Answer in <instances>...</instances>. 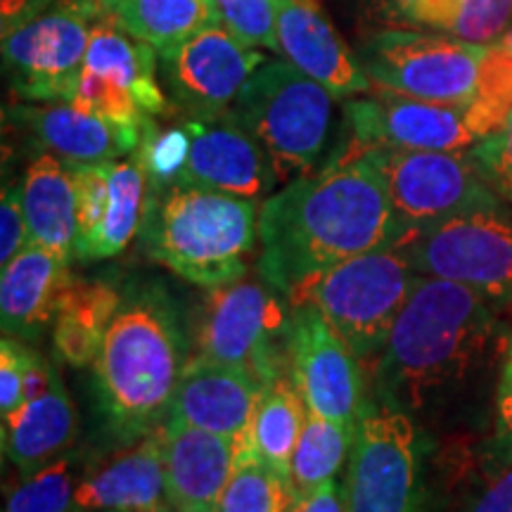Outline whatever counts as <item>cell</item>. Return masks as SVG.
Masks as SVG:
<instances>
[{
    "instance_id": "6da1fadb",
    "label": "cell",
    "mask_w": 512,
    "mask_h": 512,
    "mask_svg": "<svg viewBox=\"0 0 512 512\" xmlns=\"http://www.w3.org/2000/svg\"><path fill=\"white\" fill-rule=\"evenodd\" d=\"M401 240L380 169L368 157L325 162L261 204L256 266L275 292L290 297L328 268Z\"/></svg>"
},
{
    "instance_id": "7a4b0ae2",
    "label": "cell",
    "mask_w": 512,
    "mask_h": 512,
    "mask_svg": "<svg viewBox=\"0 0 512 512\" xmlns=\"http://www.w3.org/2000/svg\"><path fill=\"white\" fill-rule=\"evenodd\" d=\"M508 349L498 306L470 287L420 275L373 366L377 401L432 415L491 375Z\"/></svg>"
},
{
    "instance_id": "3957f363",
    "label": "cell",
    "mask_w": 512,
    "mask_h": 512,
    "mask_svg": "<svg viewBox=\"0 0 512 512\" xmlns=\"http://www.w3.org/2000/svg\"><path fill=\"white\" fill-rule=\"evenodd\" d=\"M188 361L176 309L162 294H138L121 304L98 358L93 380L110 427L140 439L169 418Z\"/></svg>"
},
{
    "instance_id": "277c9868",
    "label": "cell",
    "mask_w": 512,
    "mask_h": 512,
    "mask_svg": "<svg viewBox=\"0 0 512 512\" xmlns=\"http://www.w3.org/2000/svg\"><path fill=\"white\" fill-rule=\"evenodd\" d=\"M147 195L143 233L152 259L204 290L245 278L259 235L252 200L181 183Z\"/></svg>"
},
{
    "instance_id": "5b68a950",
    "label": "cell",
    "mask_w": 512,
    "mask_h": 512,
    "mask_svg": "<svg viewBox=\"0 0 512 512\" xmlns=\"http://www.w3.org/2000/svg\"><path fill=\"white\" fill-rule=\"evenodd\" d=\"M332 95L290 60H266L230 107L271 164L275 185L309 176L328 147Z\"/></svg>"
},
{
    "instance_id": "8992f818",
    "label": "cell",
    "mask_w": 512,
    "mask_h": 512,
    "mask_svg": "<svg viewBox=\"0 0 512 512\" xmlns=\"http://www.w3.org/2000/svg\"><path fill=\"white\" fill-rule=\"evenodd\" d=\"M418 278L406 249L389 245L328 268L287 299L316 306L358 363L373 368Z\"/></svg>"
},
{
    "instance_id": "52a82bcc",
    "label": "cell",
    "mask_w": 512,
    "mask_h": 512,
    "mask_svg": "<svg viewBox=\"0 0 512 512\" xmlns=\"http://www.w3.org/2000/svg\"><path fill=\"white\" fill-rule=\"evenodd\" d=\"M95 0H31L3 24V67L12 93L29 102H72L86 64Z\"/></svg>"
},
{
    "instance_id": "ba28073f",
    "label": "cell",
    "mask_w": 512,
    "mask_h": 512,
    "mask_svg": "<svg viewBox=\"0 0 512 512\" xmlns=\"http://www.w3.org/2000/svg\"><path fill=\"white\" fill-rule=\"evenodd\" d=\"M486 46L411 27H389L363 41L358 62L370 86L415 100L467 105L477 98Z\"/></svg>"
},
{
    "instance_id": "9c48e42d",
    "label": "cell",
    "mask_w": 512,
    "mask_h": 512,
    "mask_svg": "<svg viewBox=\"0 0 512 512\" xmlns=\"http://www.w3.org/2000/svg\"><path fill=\"white\" fill-rule=\"evenodd\" d=\"M290 316L264 278L245 275L235 283L214 287L200 309L197 356L247 370L266 387L278 377L290 375Z\"/></svg>"
},
{
    "instance_id": "30bf717a",
    "label": "cell",
    "mask_w": 512,
    "mask_h": 512,
    "mask_svg": "<svg viewBox=\"0 0 512 512\" xmlns=\"http://www.w3.org/2000/svg\"><path fill=\"white\" fill-rule=\"evenodd\" d=\"M418 275L458 283L496 306L512 304V209L458 214L399 242Z\"/></svg>"
},
{
    "instance_id": "8fae6325",
    "label": "cell",
    "mask_w": 512,
    "mask_h": 512,
    "mask_svg": "<svg viewBox=\"0 0 512 512\" xmlns=\"http://www.w3.org/2000/svg\"><path fill=\"white\" fill-rule=\"evenodd\" d=\"M361 157H368L384 176L403 240L458 214L503 204L479 174L470 152L377 147Z\"/></svg>"
},
{
    "instance_id": "7c38bea8",
    "label": "cell",
    "mask_w": 512,
    "mask_h": 512,
    "mask_svg": "<svg viewBox=\"0 0 512 512\" xmlns=\"http://www.w3.org/2000/svg\"><path fill=\"white\" fill-rule=\"evenodd\" d=\"M347 512H422L420 439L406 413L373 403L356 422L347 482Z\"/></svg>"
},
{
    "instance_id": "4fadbf2b",
    "label": "cell",
    "mask_w": 512,
    "mask_h": 512,
    "mask_svg": "<svg viewBox=\"0 0 512 512\" xmlns=\"http://www.w3.org/2000/svg\"><path fill=\"white\" fill-rule=\"evenodd\" d=\"M370 98H358L344 107V136L328 162H354L377 147L422 152H467L479 143L470 102L415 100L408 95L373 88Z\"/></svg>"
},
{
    "instance_id": "5bb4252c",
    "label": "cell",
    "mask_w": 512,
    "mask_h": 512,
    "mask_svg": "<svg viewBox=\"0 0 512 512\" xmlns=\"http://www.w3.org/2000/svg\"><path fill=\"white\" fill-rule=\"evenodd\" d=\"M287 366L309 413L356 430L363 408V366L313 304L292 306Z\"/></svg>"
},
{
    "instance_id": "9a60e30c",
    "label": "cell",
    "mask_w": 512,
    "mask_h": 512,
    "mask_svg": "<svg viewBox=\"0 0 512 512\" xmlns=\"http://www.w3.org/2000/svg\"><path fill=\"white\" fill-rule=\"evenodd\" d=\"M159 57L166 91L188 119L228 114L249 76L268 60L256 48L242 46L221 24L190 36Z\"/></svg>"
},
{
    "instance_id": "2e32d148",
    "label": "cell",
    "mask_w": 512,
    "mask_h": 512,
    "mask_svg": "<svg viewBox=\"0 0 512 512\" xmlns=\"http://www.w3.org/2000/svg\"><path fill=\"white\" fill-rule=\"evenodd\" d=\"M76 188L74 259L102 261L124 252L147 209V176L136 157L126 162L69 164Z\"/></svg>"
},
{
    "instance_id": "e0dca14e",
    "label": "cell",
    "mask_w": 512,
    "mask_h": 512,
    "mask_svg": "<svg viewBox=\"0 0 512 512\" xmlns=\"http://www.w3.org/2000/svg\"><path fill=\"white\" fill-rule=\"evenodd\" d=\"M185 126L190 147L178 183L228 192L245 200H254L273 188V171L264 150L230 114L185 119Z\"/></svg>"
},
{
    "instance_id": "ac0fdd59",
    "label": "cell",
    "mask_w": 512,
    "mask_h": 512,
    "mask_svg": "<svg viewBox=\"0 0 512 512\" xmlns=\"http://www.w3.org/2000/svg\"><path fill=\"white\" fill-rule=\"evenodd\" d=\"M8 117L38 147L67 164L117 162L119 157L136 155L143 140V128L114 124L72 102L12 105Z\"/></svg>"
},
{
    "instance_id": "d6986e66",
    "label": "cell",
    "mask_w": 512,
    "mask_h": 512,
    "mask_svg": "<svg viewBox=\"0 0 512 512\" xmlns=\"http://www.w3.org/2000/svg\"><path fill=\"white\" fill-rule=\"evenodd\" d=\"M264 392L247 370L195 356L178 382L169 418L242 444Z\"/></svg>"
},
{
    "instance_id": "ffe728a7",
    "label": "cell",
    "mask_w": 512,
    "mask_h": 512,
    "mask_svg": "<svg viewBox=\"0 0 512 512\" xmlns=\"http://www.w3.org/2000/svg\"><path fill=\"white\" fill-rule=\"evenodd\" d=\"M280 53L337 98L370 93L366 72L318 0H278Z\"/></svg>"
},
{
    "instance_id": "44dd1931",
    "label": "cell",
    "mask_w": 512,
    "mask_h": 512,
    "mask_svg": "<svg viewBox=\"0 0 512 512\" xmlns=\"http://www.w3.org/2000/svg\"><path fill=\"white\" fill-rule=\"evenodd\" d=\"M166 501L181 512H219L240 444L178 420L164 422Z\"/></svg>"
},
{
    "instance_id": "7402d4cb",
    "label": "cell",
    "mask_w": 512,
    "mask_h": 512,
    "mask_svg": "<svg viewBox=\"0 0 512 512\" xmlns=\"http://www.w3.org/2000/svg\"><path fill=\"white\" fill-rule=\"evenodd\" d=\"M164 427L147 432L136 444L93 463L76 494L81 512H159L166 503Z\"/></svg>"
},
{
    "instance_id": "603a6c76",
    "label": "cell",
    "mask_w": 512,
    "mask_h": 512,
    "mask_svg": "<svg viewBox=\"0 0 512 512\" xmlns=\"http://www.w3.org/2000/svg\"><path fill=\"white\" fill-rule=\"evenodd\" d=\"M72 261L29 245L0 275V320L3 332L17 339L38 337L53 323L62 294L72 283Z\"/></svg>"
},
{
    "instance_id": "cb8c5ba5",
    "label": "cell",
    "mask_w": 512,
    "mask_h": 512,
    "mask_svg": "<svg viewBox=\"0 0 512 512\" xmlns=\"http://www.w3.org/2000/svg\"><path fill=\"white\" fill-rule=\"evenodd\" d=\"M76 413L60 375L36 399L3 418V453L22 475L62 458L74 444Z\"/></svg>"
},
{
    "instance_id": "d4e9b609",
    "label": "cell",
    "mask_w": 512,
    "mask_h": 512,
    "mask_svg": "<svg viewBox=\"0 0 512 512\" xmlns=\"http://www.w3.org/2000/svg\"><path fill=\"white\" fill-rule=\"evenodd\" d=\"M22 202L31 245L72 261L76 249V188L69 164L50 152L38 155L24 174Z\"/></svg>"
},
{
    "instance_id": "484cf974",
    "label": "cell",
    "mask_w": 512,
    "mask_h": 512,
    "mask_svg": "<svg viewBox=\"0 0 512 512\" xmlns=\"http://www.w3.org/2000/svg\"><path fill=\"white\" fill-rule=\"evenodd\" d=\"M157 50L133 38L117 17H102L93 24L83 69L119 81L136 95L147 117H159L169 102L157 81Z\"/></svg>"
},
{
    "instance_id": "4316f807",
    "label": "cell",
    "mask_w": 512,
    "mask_h": 512,
    "mask_svg": "<svg viewBox=\"0 0 512 512\" xmlns=\"http://www.w3.org/2000/svg\"><path fill=\"white\" fill-rule=\"evenodd\" d=\"M121 294L105 280H72L53 320V344L67 366H93L121 309Z\"/></svg>"
},
{
    "instance_id": "83f0119b",
    "label": "cell",
    "mask_w": 512,
    "mask_h": 512,
    "mask_svg": "<svg viewBox=\"0 0 512 512\" xmlns=\"http://www.w3.org/2000/svg\"><path fill=\"white\" fill-rule=\"evenodd\" d=\"M306 418H309V408L290 375L278 377L261 392L247 437L238 451L254 453L275 472L290 479L294 448L302 437Z\"/></svg>"
},
{
    "instance_id": "f1b7e54d",
    "label": "cell",
    "mask_w": 512,
    "mask_h": 512,
    "mask_svg": "<svg viewBox=\"0 0 512 512\" xmlns=\"http://www.w3.org/2000/svg\"><path fill=\"white\" fill-rule=\"evenodd\" d=\"M114 17L128 34L159 55L221 24L211 0H121Z\"/></svg>"
},
{
    "instance_id": "f546056e",
    "label": "cell",
    "mask_w": 512,
    "mask_h": 512,
    "mask_svg": "<svg viewBox=\"0 0 512 512\" xmlns=\"http://www.w3.org/2000/svg\"><path fill=\"white\" fill-rule=\"evenodd\" d=\"M93 463L86 453L67 451L50 465L24 475L5 498L3 512H81L76 494Z\"/></svg>"
},
{
    "instance_id": "4dcf8cb0",
    "label": "cell",
    "mask_w": 512,
    "mask_h": 512,
    "mask_svg": "<svg viewBox=\"0 0 512 512\" xmlns=\"http://www.w3.org/2000/svg\"><path fill=\"white\" fill-rule=\"evenodd\" d=\"M351 441H354V430L309 413L290 467V479L297 498L311 494L318 486L337 477L351 451Z\"/></svg>"
},
{
    "instance_id": "1f68e13d",
    "label": "cell",
    "mask_w": 512,
    "mask_h": 512,
    "mask_svg": "<svg viewBox=\"0 0 512 512\" xmlns=\"http://www.w3.org/2000/svg\"><path fill=\"white\" fill-rule=\"evenodd\" d=\"M297 494L287 477L249 451H238L219 512H292Z\"/></svg>"
},
{
    "instance_id": "d6a6232c",
    "label": "cell",
    "mask_w": 512,
    "mask_h": 512,
    "mask_svg": "<svg viewBox=\"0 0 512 512\" xmlns=\"http://www.w3.org/2000/svg\"><path fill=\"white\" fill-rule=\"evenodd\" d=\"M456 512H512V453L496 437L467 472Z\"/></svg>"
},
{
    "instance_id": "836d02e7",
    "label": "cell",
    "mask_w": 512,
    "mask_h": 512,
    "mask_svg": "<svg viewBox=\"0 0 512 512\" xmlns=\"http://www.w3.org/2000/svg\"><path fill=\"white\" fill-rule=\"evenodd\" d=\"M221 27L247 48L280 53L278 0H211Z\"/></svg>"
},
{
    "instance_id": "e575fe53",
    "label": "cell",
    "mask_w": 512,
    "mask_h": 512,
    "mask_svg": "<svg viewBox=\"0 0 512 512\" xmlns=\"http://www.w3.org/2000/svg\"><path fill=\"white\" fill-rule=\"evenodd\" d=\"M72 105L83 112L98 114L102 119H110L114 124L124 126L143 128L145 121L150 119L143 112V107L138 105L136 95L128 91L126 86H121L114 79H107V76L88 72V69L81 72L79 88H76Z\"/></svg>"
},
{
    "instance_id": "d590c367",
    "label": "cell",
    "mask_w": 512,
    "mask_h": 512,
    "mask_svg": "<svg viewBox=\"0 0 512 512\" xmlns=\"http://www.w3.org/2000/svg\"><path fill=\"white\" fill-rule=\"evenodd\" d=\"M512 27V0H460L448 36L470 43H496Z\"/></svg>"
},
{
    "instance_id": "8d00e7d4",
    "label": "cell",
    "mask_w": 512,
    "mask_h": 512,
    "mask_svg": "<svg viewBox=\"0 0 512 512\" xmlns=\"http://www.w3.org/2000/svg\"><path fill=\"white\" fill-rule=\"evenodd\" d=\"M479 174L505 204L512 207V112L498 131L470 147Z\"/></svg>"
},
{
    "instance_id": "74e56055",
    "label": "cell",
    "mask_w": 512,
    "mask_h": 512,
    "mask_svg": "<svg viewBox=\"0 0 512 512\" xmlns=\"http://www.w3.org/2000/svg\"><path fill=\"white\" fill-rule=\"evenodd\" d=\"M34 349L22 339L5 335L0 344V415L8 418L24 406V382Z\"/></svg>"
},
{
    "instance_id": "f35d334b",
    "label": "cell",
    "mask_w": 512,
    "mask_h": 512,
    "mask_svg": "<svg viewBox=\"0 0 512 512\" xmlns=\"http://www.w3.org/2000/svg\"><path fill=\"white\" fill-rule=\"evenodd\" d=\"M31 245L27 214H24L22 185H5L0 202V264L8 266Z\"/></svg>"
},
{
    "instance_id": "ab89813d",
    "label": "cell",
    "mask_w": 512,
    "mask_h": 512,
    "mask_svg": "<svg viewBox=\"0 0 512 512\" xmlns=\"http://www.w3.org/2000/svg\"><path fill=\"white\" fill-rule=\"evenodd\" d=\"M292 512H347L344 486L332 479V482L318 486L311 494L299 496L297 501H294Z\"/></svg>"
},
{
    "instance_id": "60d3db41",
    "label": "cell",
    "mask_w": 512,
    "mask_h": 512,
    "mask_svg": "<svg viewBox=\"0 0 512 512\" xmlns=\"http://www.w3.org/2000/svg\"><path fill=\"white\" fill-rule=\"evenodd\" d=\"M498 444L512 453V356L505 363L496 394V434Z\"/></svg>"
},
{
    "instance_id": "b9f144b4",
    "label": "cell",
    "mask_w": 512,
    "mask_h": 512,
    "mask_svg": "<svg viewBox=\"0 0 512 512\" xmlns=\"http://www.w3.org/2000/svg\"><path fill=\"white\" fill-rule=\"evenodd\" d=\"M418 0H370V8L377 12V17L382 22H387L389 27H403L406 15L411 12L413 5Z\"/></svg>"
},
{
    "instance_id": "7bdbcfd3",
    "label": "cell",
    "mask_w": 512,
    "mask_h": 512,
    "mask_svg": "<svg viewBox=\"0 0 512 512\" xmlns=\"http://www.w3.org/2000/svg\"><path fill=\"white\" fill-rule=\"evenodd\" d=\"M31 0H3L0 3V10H3V24L10 22V19H15L17 15H22L24 10L29 8Z\"/></svg>"
},
{
    "instance_id": "ee69618b",
    "label": "cell",
    "mask_w": 512,
    "mask_h": 512,
    "mask_svg": "<svg viewBox=\"0 0 512 512\" xmlns=\"http://www.w3.org/2000/svg\"><path fill=\"white\" fill-rule=\"evenodd\" d=\"M95 3H98V8H100L102 15L114 17V12H117L121 0H95Z\"/></svg>"
},
{
    "instance_id": "f6af8a7d",
    "label": "cell",
    "mask_w": 512,
    "mask_h": 512,
    "mask_svg": "<svg viewBox=\"0 0 512 512\" xmlns=\"http://www.w3.org/2000/svg\"><path fill=\"white\" fill-rule=\"evenodd\" d=\"M159 512H181V510H176V508H174V505H171V503H166V505H164V508H162V510H159Z\"/></svg>"
},
{
    "instance_id": "bcb514c9",
    "label": "cell",
    "mask_w": 512,
    "mask_h": 512,
    "mask_svg": "<svg viewBox=\"0 0 512 512\" xmlns=\"http://www.w3.org/2000/svg\"><path fill=\"white\" fill-rule=\"evenodd\" d=\"M105 512H117V510H105Z\"/></svg>"
}]
</instances>
